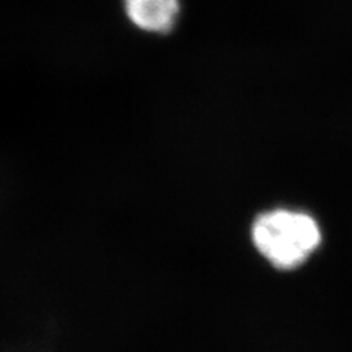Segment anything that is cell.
Returning a JSON list of instances; mask_svg holds the SVG:
<instances>
[{
	"mask_svg": "<svg viewBox=\"0 0 352 352\" xmlns=\"http://www.w3.org/2000/svg\"><path fill=\"white\" fill-rule=\"evenodd\" d=\"M251 236L260 254L283 270L301 266L322 241L320 229L311 216L283 208L260 214Z\"/></svg>",
	"mask_w": 352,
	"mask_h": 352,
	"instance_id": "cell-1",
	"label": "cell"
},
{
	"mask_svg": "<svg viewBox=\"0 0 352 352\" xmlns=\"http://www.w3.org/2000/svg\"><path fill=\"white\" fill-rule=\"evenodd\" d=\"M122 6L132 25L153 36L172 32L182 12V0H122Z\"/></svg>",
	"mask_w": 352,
	"mask_h": 352,
	"instance_id": "cell-2",
	"label": "cell"
}]
</instances>
